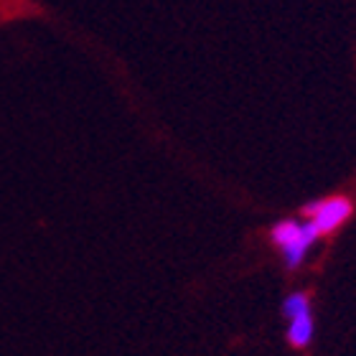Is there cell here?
Masks as SVG:
<instances>
[{"instance_id": "obj_4", "label": "cell", "mask_w": 356, "mask_h": 356, "mask_svg": "<svg viewBox=\"0 0 356 356\" xmlns=\"http://www.w3.org/2000/svg\"><path fill=\"white\" fill-rule=\"evenodd\" d=\"M308 313H313V305H311V293H305V290L290 293L280 305V316L285 321H293L298 316H308Z\"/></svg>"}, {"instance_id": "obj_3", "label": "cell", "mask_w": 356, "mask_h": 356, "mask_svg": "<svg viewBox=\"0 0 356 356\" xmlns=\"http://www.w3.org/2000/svg\"><path fill=\"white\" fill-rule=\"evenodd\" d=\"M313 336H316V321H313V313L308 316H298V318L288 321V331H285V341L293 346V349L303 351L313 343Z\"/></svg>"}, {"instance_id": "obj_2", "label": "cell", "mask_w": 356, "mask_h": 356, "mask_svg": "<svg viewBox=\"0 0 356 356\" xmlns=\"http://www.w3.org/2000/svg\"><path fill=\"white\" fill-rule=\"evenodd\" d=\"M351 216H354V201L343 193H336V196H326V199L318 201V209L308 222L318 229L321 237H328L336 229H341Z\"/></svg>"}, {"instance_id": "obj_1", "label": "cell", "mask_w": 356, "mask_h": 356, "mask_svg": "<svg viewBox=\"0 0 356 356\" xmlns=\"http://www.w3.org/2000/svg\"><path fill=\"white\" fill-rule=\"evenodd\" d=\"M267 237H270L275 250L280 252L285 270L296 273L305 262V257H308V252L313 250V245L321 239V234H318V229H316L311 222H305V219L303 222H298V219H282V222L270 227V234H267Z\"/></svg>"}]
</instances>
